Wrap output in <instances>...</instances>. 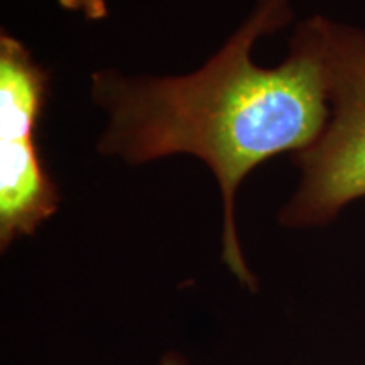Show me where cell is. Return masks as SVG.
Here are the masks:
<instances>
[{"mask_svg":"<svg viewBox=\"0 0 365 365\" xmlns=\"http://www.w3.org/2000/svg\"><path fill=\"white\" fill-rule=\"evenodd\" d=\"M158 365H193V364H191L182 354L175 352V350H168V352L159 359Z\"/></svg>","mask_w":365,"mask_h":365,"instance_id":"5","label":"cell"},{"mask_svg":"<svg viewBox=\"0 0 365 365\" xmlns=\"http://www.w3.org/2000/svg\"><path fill=\"white\" fill-rule=\"evenodd\" d=\"M48 73L19 39L0 36V249L36 234L59 207L36 130L48 97Z\"/></svg>","mask_w":365,"mask_h":365,"instance_id":"3","label":"cell"},{"mask_svg":"<svg viewBox=\"0 0 365 365\" xmlns=\"http://www.w3.org/2000/svg\"><path fill=\"white\" fill-rule=\"evenodd\" d=\"M293 19L291 0H259L250 17L198 71L185 76L91 75V100L108 117L98 150L144 164L175 154L202 159L222 195V261L249 291L259 282L237 232V191L259 164L299 153L330 117L323 16L299 22L279 66L252 59L259 38Z\"/></svg>","mask_w":365,"mask_h":365,"instance_id":"1","label":"cell"},{"mask_svg":"<svg viewBox=\"0 0 365 365\" xmlns=\"http://www.w3.org/2000/svg\"><path fill=\"white\" fill-rule=\"evenodd\" d=\"M56 2L65 11L78 12L88 21H102L108 14L105 0H56Z\"/></svg>","mask_w":365,"mask_h":365,"instance_id":"4","label":"cell"},{"mask_svg":"<svg viewBox=\"0 0 365 365\" xmlns=\"http://www.w3.org/2000/svg\"><path fill=\"white\" fill-rule=\"evenodd\" d=\"M323 54L330 117L294 156L299 186L279 213L289 228L328 225L365 196V31L323 17Z\"/></svg>","mask_w":365,"mask_h":365,"instance_id":"2","label":"cell"}]
</instances>
